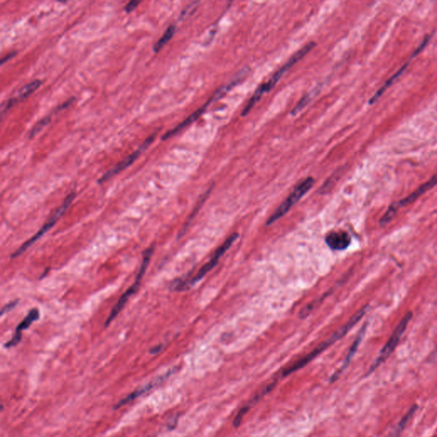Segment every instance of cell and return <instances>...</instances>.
I'll list each match as a JSON object with an SVG mask.
<instances>
[{
    "instance_id": "cell-5",
    "label": "cell",
    "mask_w": 437,
    "mask_h": 437,
    "mask_svg": "<svg viewBox=\"0 0 437 437\" xmlns=\"http://www.w3.org/2000/svg\"><path fill=\"white\" fill-rule=\"evenodd\" d=\"M412 313L408 312L406 313L404 317H402V320L400 321L396 328L394 329V332L392 333L391 336L389 337V341H387V344L384 345V348L379 353L378 356L376 357L372 366L370 367L368 372H367V376L372 374V372H374L375 370L377 369L394 352V349L396 348L397 345L399 344L401 337L404 334L405 331L407 330V326L409 324L410 321L412 320Z\"/></svg>"
},
{
    "instance_id": "cell-12",
    "label": "cell",
    "mask_w": 437,
    "mask_h": 437,
    "mask_svg": "<svg viewBox=\"0 0 437 437\" xmlns=\"http://www.w3.org/2000/svg\"><path fill=\"white\" fill-rule=\"evenodd\" d=\"M41 85V81H33L31 83L26 85L23 86L19 91L15 93V96L10 98L9 100L5 102L2 104L1 107V113L3 115L5 114V112H7L10 108H12L15 104H17L18 102L22 101L23 99L28 98L30 94L33 93V91H35L37 89L40 87Z\"/></svg>"
},
{
    "instance_id": "cell-11",
    "label": "cell",
    "mask_w": 437,
    "mask_h": 437,
    "mask_svg": "<svg viewBox=\"0 0 437 437\" xmlns=\"http://www.w3.org/2000/svg\"><path fill=\"white\" fill-rule=\"evenodd\" d=\"M39 318H40V312H39L38 309H31L29 313H28V315L26 316L24 319L18 325L17 327L15 329V332L12 338L10 339V341H7L5 344V348L10 349V348H12V347L16 346L20 343L21 340H22L23 331L26 330V329L29 328L32 323H33L34 321L38 320Z\"/></svg>"
},
{
    "instance_id": "cell-28",
    "label": "cell",
    "mask_w": 437,
    "mask_h": 437,
    "mask_svg": "<svg viewBox=\"0 0 437 437\" xmlns=\"http://www.w3.org/2000/svg\"><path fill=\"white\" fill-rule=\"evenodd\" d=\"M73 100H74V98H72V99H69L68 101H66L64 104H62V105L59 107L58 110H61L62 109H65L67 107L69 106L73 103Z\"/></svg>"
},
{
    "instance_id": "cell-9",
    "label": "cell",
    "mask_w": 437,
    "mask_h": 437,
    "mask_svg": "<svg viewBox=\"0 0 437 437\" xmlns=\"http://www.w3.org/2000/svg\"><path fill=\"white\" fill-rule=\"evenodd\" d=\"M156 135L157 134H152L151 136H149L148 139L145 140V141L143 143L141 146L139 147V149H137L136 151H134L132 154L130 155L128 157L125 158L123 161L119 162L118 164L116 166V167H113L112 169L109 170L108 172L105 173L101 178H100V180H99V183H104L107 180H109V179H111L113 176L117 175V174H119L120 172H122L123 170L126 169V167H129L130 165L132 163V162L135 161V160L138 158V157L140 156V155L143 153V152L145 150V149L148 148V147L151 144L152 142L154 141L155 138H156Z\"/></svg>"
},
{
    "instance_id": "cell-21",
    "label": "cell",
    "mask_w": 437,
    "mask_h": 437,
    "mask_svg": "<svg viewBox=\"0 0 437 437\" xmlns=\"http://www.w3.org/2000/svg\"><path fill=\"white\" fill-rule=\"evenodd\" d=\"M211 189H212V187H210V189H207V192H205L204 194L202 195V197H201V199L199 200V202H197V207H195L194 211H193V213H192L191 216H189V220H187V222L185 224V227L183 228L182 232H181V233L180 234V237H182L181 235H183V234L185 233V232L186 231V229H187L189 224L192 222V220H193V218L196 216L197 213L199 211L200 207H202V204L204 203L205 201L207 199V196L210 194Z\"/></svg>"
},
{
    "instance_id": "cell-29",
    "label": "cell",
    "mask_w": 437,
    "mask_h": 437,
    "mask_svg": "<svg viewBox=\"0 0 437 437\" xmlns=\"http://www.w3.org/2000/svg\"><path fill=\"white\" fill-rule=\"evenodd\" d=\"M15 52H11V53L8 54V55H6L5 58H3L2 60H1V64H4L5 62H7L8 60H10V59L15 56Z\"/></svg>"
},
{
    "instance_id": "cell-8",
    "label": "cell",
    "mask_w": 437,
    "mask_h": 437,
    "mask_svg": "<svg viewBox=\"0 0 437 437\" xmlns=\"http://www.w3.org/2000/svg\"><path fill=\"white\" fill-rule=\"evenodd\" d=\"M75 196V192H72L70 194L68 195V197H66V199L63 201V204L59 207V210H56V213L50 218V220L43 225V227H41V230L39 231L38 233H36L33 238L25 242L23 245L21 246L20 248L16 250L15 253H13L11 257L16 258L21 256V255H23L26 250L30 248L31 246L33 245L36 241L42 238L48 231L51 230L52 226L56 224V221L63 216V214L66 212V210L69 207Z\"/></svg>"
},
{
    "instance_id": "cell-17",
    "label": "cell",
    "mask_w": 437,
    "mask_h": 437,
    "mask_svg": "<svg viewBox=\"0 0 437 437\" xmlns=\"http://www.w3.org/2000/svg\"><path fill=\"white\" fill-rule=\"evenodd\" d=\"M212 102H214V100L211 99V100H210V102H207V104L203 105V106L201 107L199 109H197V111L194 112L193 114L191 115V116L188 117L187 119H185V121L181 122L180 125H178L177 126H175V128L172 129V130H170V131H167V132H166V134L162 136V140H167V139H171V138H173V137L175 136V135H176L178 132H180V131H182L183 129L185 128L186 126L192 124V122H194L195 121H197V120L201 116H202V113L206 110L207 105H208L210 103H212Z\"/></svg>"
},
{
    "instance_id": "cell-18",
    "label": "cell",
    "mask_w": 437,
    "mask_h": 437,
    "mask_svg": "<svg viewBox=\"0 0 437 437\" xmlns=\"http://www.w3.org/2000/svg\"><path fill=\"white\" fill-rule=\"evenodd\" d=\"M417 408H419V407H417V405H413L410 408L409 411L405 414L404 417H402L401 421L397 424L396 426H395V428L393 430V431H392L391 434H390L389 437H399L400 435L402 434V431L405 430V428L407 426L410 420L413 417L415 412H417Z\"/></svg>"
},
{
    "instance_id": "cell-1",
    "label": "cell",
    "mask_w": 437,
    "mask_h": 437,
    "mask_svg": "<svg viewBox=\"0 0 437 437\" xmlns=\"http://www.w3.org/2000/svg\"><path fill=\"white\" fill-rule=\"evenodd\" d=\"M368 309H369V306L368 305L363 307L362 309H359V311L357 312L349 319L348 323L345 324L343 327L339 329L338 331H336L331 337H329L326 341H322L320 344H318V346L316 347L315 349H313L309 354H307L305 356L302 357L301 359L295 362L293 365H291V367H287V368L283 370V372L281 373V376L282 377L288 376L289 375L292 374L294 372H296V371L301 369L302 367H306L309 362H311L313 359H315L316 357H318L319 354H322L325 350L328 349L329 347H331L332 344L339 341L340 339L343 338L345 335H347V333L366 315V313L368 311Z\"/></svg>"
},
{
    "instance_id": "cell-23",
    "label": "cell",
    "mask_w": 437,
    "mask_h": 437,
    "mask_svg": "<svg viewBox=\"0 0 437 437\" xmlns=\"http://www.w3.org/2000/svg\"><path fill=\"white\" fill-rule=\"evenodd\" d=\"M18 303V300L16 301H11L10 303L6 304L4 308L2 309V311H1V314L4 315L5 313H9V312L11 311L14 308H15Z\"/></svg>"
},
{
    "instance_id": "cell-10",
    "label": "cell",
    "mask_w": 437,
    "mask_h": 437,
    "mask_svg": "<svg viewBox=\"0 0 437 437\" xmlns=\"http://www.w3.org/2000/svg\"><path fill=\"white\" fill-rule=\"evenodd\" d=\"M429 41H430L429 39H425V41H423L421 45H420V46L416 49V51L413 52V54H412V56H411V59H410L409 61L407 62L406 64L402 66V68H400L399 70L397 71V73H394V75L391 76V77H390V78H389V80L384 83V86H382L381 88L379 89L378 91H376V93L372 97V99L369 100L370 104H375V103H376V102L377 101V100H378L382 96H383V94H384V92H385V91H386L387 90H388V89H389V87H390V86H391L395 82L397 79L399 78L400 76L402 75V73H403V72L407 69V66L409 64V62L411 61L414 56H417V54L420 53V51H422L423 49L425 48L426 45H427L428 42H429Z\"/></svg>"
},
{
    "instance_id": "cell-13",
    "label": "cell",
    "mask_w": 437,
    "mask_h": 437,
    "mask_svg": "<svg viewBox=\"0 0 437 437\" xmlns=\"http://www.w3.org/2000/svg\"><path fill=\"white\" fill-rule=\"evenodd\" d=\"M367 324H366L362 329H360V331H359V333L357 335L356 338L354 340V343L352 344L351 347H350V349H349V353L347 354L346 358L344 359V363L341 365V367L339 368L337 371H336L335 373H334L332 376H331V379H330V383H334V382H336L337 379L340 377L343 373H344V371L348 368L349 364H350V362H351L352 359L354 358V354H356L357 350L359 349V344L362 341V339L364 337L365 333H366V330H367Z\"/></svg>"
},
{
    "instance_id": "cell-25",
    "label": "cell",
    "mask_w": 437,
    "mask_h": 437,
    "mask_svg": "<svg viewBox=\"0 0 437 437\" xmlns=\"http://www.w3.org/2000/svg\"><path fill=\"white\" fill-rule=\"evenodd\" d=\"M177 423V416H172V417H170V420H168V422H167V428H168L169 430H174V429L176 427Z\"/></svg>"
},
{
    "instance_id": "cell-27",
    "label": "cell",
    "mask_w": 437,
    "mask_h": 437,
    "mask_svg": "<svg viewBox=\"0 0 437 437\" xmlns=\"http://www.w3.org/2000/svg\"><path fill=\"white\" fill-rule=\"evenodd\" d=\"M162 349H163V345H162V344H160V345H157V346H155L154 348H152V349L149 350V353L151 354H159L160 352H162Z\"/></svg>"
},
{
    "instance_id": "cell-22",
    "label": "cell",
    "mask_w": 437,
    "mask_h": 437,
    "mask_svg": "<svg viewBox=\"0 0 437 437\" xmlns=\"http://www.w3.org/2000/svg\"><path fill=\"white\" fill-rule=\"evenodd\" d=\"M51 122V117L49 116V117H46L40 121V122L37 123V124L34 126L32 130H31L30 134H29V138L30 139H33L34 137L37 135V134L40 132V131H42V129L45 127V126H47V125L50 123Z\"/></svg>"
},
{
    "instance_id": "cell-14",
    "label": "cell",
    "mask_w": 437,
    "mask_h": 437,
    "mask_svg": "<svg viewBox=\"0 0 437 437\" xmlns=\"http://www.w3.org/2000/svg\"><path fill=\"white\" fill-rule=\"evenodd\" d=\"M276 382H273L265 385L260 391L258 392L257 394H255V396L253 397L252 399L250 400V402L241 408L240 411L238 412V414L236 415L234 421H233V425L234 427L238 428L241 425V423L243 421V419L245 416L246 413L250 411L251 407H254L259 401L262 399L263 397L265 396V394H268L269 392L273 390V388L275 387Z\"/></svg>"
},
{
    "instance_id": "cell-15",
    "label": "cell",
    "mask_w": 437,
    "mask_h": 437,
    "mask_svg": "<svg viewBox=\"0 0 437 437\" xmlns=\"http://www.w3.org/2000/svg\"><path fill=\"white\" fill-rule=\"evenodd\" d=\"M326 243L332 250H344L351 243V237L344 231H337L326 236Z\"/></svg>"
},
{
    "instance_id": "cell-2",
    "label": "cell",
    "mask_w": 437,
    "mask_h": 437,
    "mask_svg": "<svg viewBox=\"0 0 437 437\" xmlns=\"http://www.w3.org/2000/svg\"><path fill=\"white\" fill-rule=\"evenodd\" d=\"M238 238V233H233L232 235L229 236L227 239L219 248L216 249L215 252L213 254L210 260L205 265H202V268H200L199 271L197 272V274L193 278H191L189 280L177 279L173 283V289L177 291H184L185 290L192 288V286H194L196 283L202 280V278H204L205 276L207 275V273L211 272L213 268L217 265L220 258L225 255V252L233 246V243Z\"/></svg>"
},
{
    "instance_id": "cell-6",
    "label": "cell",
    "mask_w": 437,
    "mask_h": 437,
    "mask_svg": "<svg viewBox=\"0 0 437 437\" xmlns=\"http://www.w3.org/2000/svg\"><path fill=\"white\" fill-rule=\"evenodd\" d=\"M437 185V173L435 175H433L432 177L430 178V180H428L427 182L420 185V187L417 189H415L414 192L411 193L409 196L405 197L403 199L400 200L398 202H394L389 206V208L387 210L386 213L384 214V216L379 220V224L382 226L386 225L389 224L394 216L398 212V210L402 207H406L407 205L412 204V202H414L416 200L419 199L422 195L425 194L426 192H429L430 189L435 187Z\"/></svg>"
},
{
    "instance_id": "cell-3",
    "label": "cell",
    "mask_w": 437,
    "mask_h": 437,
    "mask_svg": "<svg viewBox=\"0 0 437 437\" xmlns=\"http://www.w3.org/2000/svg\"><path fill=\"white\" fill-rule=\"evenodd\" d=\"M154 246H151V247L147 249L143 253V260H142L141 267H140L138 275L136 276V279L134 281V284L122 295V297L119 299L118 302L115 305L114 308L112 309L111 313H109V317H108L106 322H105V327H108L111 324L112 321L114 320L115 318L119 315V313L122 312V309H124V307L126 306V302L128 301L129 298L132 295L136 293L139 286H140V282H141L142 278H143L144 274L146 273L147 268L149 265V261L151 260L152 255H153V253H154Z\"/></svg>"
},
{
    "instance_id": "cell-24",
    "label": "cell",
    "mask_w": 437,
    "mask_h": 437,
    "mask_svg": "<svg viewBox=\"0 0 437 437\" xmlns=\"http://www.w3.org/2000/svg\"><path fill=\"white\" fill-rule=\"evenodd\" d=\"M139 4H140L139 1H131V2H129L128 4L125 6V11L127 13L134 11V10H135L138 6H139Z\"/></svg>"
},
{
    "instance_id": "cell-20",
    "label": "cell",
    "mask_w": 437,
    "mask_h": 437,
    "mask_svg": "<svg viewBox=\"0 0 437 437\" xmlns=\"http://www.w3.org/2000/svg\"><path fill=\"white\" fill-rule=\"evenodd\" d=\"M318 92L317 89H314L313 91H310L309 94H307L306 96H304L301 101L299 102L297 105L294 108L293 110L291 112L292 116H296L298 114L299 112L301 111V109H303L304 107H306L309 103H310L313 97H315Z\"/></svg>"
},
{
    "instance_id": "cell-19",
    "label": "cell",
    "mask_w": 437,
    "mask_h": 437,
    "mask_svg": "<svg viewBox=\"0 0 437 437\" xmlns=\"http://www.w3.org/2000/svg\"><path fill=\"white\" fill-rule=\"evenodd\" d=\"M175 30H176V28H175V25L169 26L168 27L166 32L163 33V35L162 36V38L160 39L159 41H157V44L155 45V52H158L173 38V36L175 34Z\"/></svg>"
},
{
    "instance_id": "cell-4",
    "label": "cell",
    "mask_w": 437,
    "mask_h": 437,
    "mask_svg": "<svg viewBox=\"0 0 437 437\" xmlns=\"http://www.w3.org/2000/svg\"><path fill=\"white\" fill-rule=\"evenodd\" d=\"M313 185L314 180L312 177L307 178L306 180L299 183L298 185L294 188L291 194L289 195L288 197L279 205L275 212L271 215L267 221V225H273L278 220H280L281 218L283 217L292 208L294 205H296L309 192Z\"/></svg>"
},
{
    "instance_id": "cell-16",
    "label": "cell",
    "mask_w": 437,
    "mask_h": 437,
    "mask_svg": "<svg viewBox=\"0 0 437 437\" xmlns=\"http://www.w3.org/2000/svg\"><path fill=\"white\" fill-rule=\"evenodd\" d=\"M169 374L170 373H168V374L158 377V378L156 379L154 381L149 382V384H145L144 386L141 387V388H139V389L131 392V394H127L125 398L121 400L119 402H117V405L114 407V409H119L121 407H124L126 405L129 404L130 402H134V400H136L137 398H139V397L141 396L143 394H146L147 392L150 391L152 389H154L155 387L157 386L159 383H162Z\"/></svg>"
},
{
    "instance_id": "cell-30",
    "label": "cell",
    "mask_w": 437,
    "mask_h": 437,
    "mask_svg": "<svg viewBox=\"0 0 437 437\" xmlns=\"http://www.w3.org/2000/svg\"><path fill=\"white\" fill-rule=\"evenodd\" d=\"M436 355H437V348H436V349H435V351L433 352V354H431V357H435V356H436Z\"/></svg>"
},
{
    "instance_id": "cell-7",
    "label": "cell",
    "mask_w": 437,
    "mask_h": 437,
    "mask_svg": "<svg viewBox=\"0 0 437 437\" xmlns=\"http://www.w3.org/2000/svg\"><path fill=\"white\" fill-rule=\"evenodd\" d=\"M316 44L314 42H311V43H309L307 46H304L300 50V51H297L295 55H294L292 58H291L290 60H289L287 63L284 64V65L282 67V68H279L277 72H276L273 76H272V78L269 80V81L267 82V83H264L261 85V86L259 87V88L256 89V91H255V93L252 96V99L255 100V102H258L261 99V97L264 95V94L267 93L268 91H271L272 89H273V86H275L277 82H278L279 80H280L282 77H283V74L284 73H287L290 69H291L292 67H293L296 63H298V61H300L303 56H306L307 54L309 53V51H311L312 49L315 46Z\"/></svg>"
},
{
    "instance_id": "cell-26",
    "label": "cell",
    "mask_w": 437,
    "mask_h": 437,
    "mask_svg": "<svg viewBox=\"0 0 437 437\" xmlns=\"http://www.w3.org/2000/svg\"><path fill=\"white\" fill-rule=\"evenodd\" d=\"M197 5V3H193V4H192V5H189V6H187V7L185 8V10H184V11L181 13L180 18L186 17V16H187V15H189V13H191V10H192H192L194 9V7H196V5Z\"/></svg>"
}]
</instances>
